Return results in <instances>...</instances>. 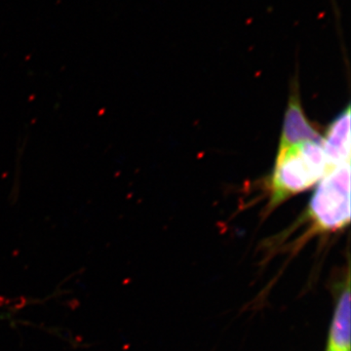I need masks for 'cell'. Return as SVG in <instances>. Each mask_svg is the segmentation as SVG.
I'll return each instance as SVG.
<instances>
[{"label":"cell","mask_w":351,"mask_h":351,"mask_svg":"<svg viewBox=\"0 0 351 351\" xmlns=\"http://www.w3.org/2000/svg\"><path fill=\"white\" fill-rule=\"evenodd\" d=\"M330 351H350V290L348 279L337 304L329 339Z\"/></svg>","instance_id":"5"},{"label":"cell","mask_w":351,"mask_h":351,"mask_svg":"<svg viewBox=\"0 0 351 351\" xmlns=\"http://www.w3.org/2000/svg\"><path fill=\"white\" fill-rule=\"evenodd\" d=\"M329 170L341 164L350 163V107L348 106L336 117L322 140Z\"/></svg>","instance_id":"3"},{"label":"cell","mask_w":351,"mask_h":351,"mask_svg":"<svg viewBox=\"0 0 351 351\" xmlns=\"http://www.w3.org/2000/svg\"><path fill=\"white\" fill-rule=\"evenodd\" d=\"M318 132L311 125L302 110L297 88L291 94L284 117L282 133L279 147L301 144L309 141H322Z\"/></svg>","instance_id":"4"},{"label":"cell","mask_w":351,"mask_h":351,"mask_svg":"<svg viewBox=\"0 0 351 351\" xmlns=\"http://www.w3.org/2000/svg\"><path fill=\"white\" fill-rule=\"evenodd\" d=\"M329 171L322 141L279 147L270 178L269 209L313 188Z\"/></svg>","instance_id":"1"},{"label":"cell","mask_w":351,"mask_h":351,"mask_svg":"<svg viewBox=\"0 0 351 351\" xmlns=\"http://www.w3.org/2000/svg\"><path fill=\"white\" fill-rule=\"evenodd\" d=\"M328 351H330L329 350H328Z\"/></svg>","instance_id":"6"},{"label":"cell","mask_w":351,"mask_h":351,"mask_svg":"<svg viewBox=\"0 0 351 351\" xmlns=\"http://www.w3.org/2000/svg\"><path fill=\"white\" fill-rule=\"evenodd\" d=\"M307 211L319 232H337L350 225V163L328 171L318 182Z\"/></svg>","instance_id":"2"}]
</instances>
